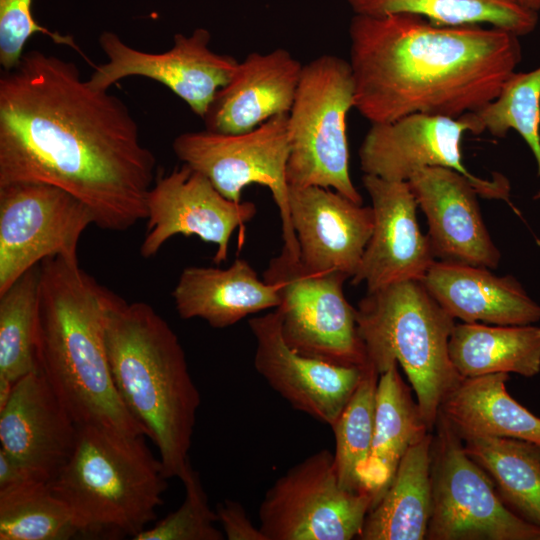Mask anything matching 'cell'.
<instances>
[{"label": "cell", "mask_w": 540, "mask_h": 540, "mask_svg": "<svg viewBox=\"0 0 540 540\" xmlns=\"http://www.w3.org/2000/svg\"><path fill=\"white\" fill-rule=\"evenodd\" d=\"M157 159L121 98L40 50L0 76V186L35 182L82 201L94 225L124 232L146 218Z\"/></svg>", "instance_id": "cell-1"}, {"label": "cell", "mask_w": 540, "mask_h": 540, "mask_svg": "<svg viewBox=\"0 0 540 540\" xmlns=\"http://www.w3.org/2000/svg\"><path fill=\"white\" fill-rule=\"evenodd\" d=\"M349 39L354 108L371 124L478 111L521 61L518 36L508 31L438 25L412 13L354 14Z\"/></svg>", "instance_id": "cell-2"}, {"label": "cell", "mask_w": 540, "mask_h": 540, "mask_svg": "<svg viewBox=\"0 0 540 540\" xmlns=\"http://www.w3.org/2000/svg\"><path fill=\"white\" fill-rule=\"evenodd\" d=\"M114 294L87 273L78 258L44 259L37 367L77 425L147 436L123 403L109 366L105 315Z\"/></svg>", "instance_id": "cell-3"}, {"label": "cell", "mask_w": 540, "mask_h": 540, "mask_svg": "<svg viewBox=\"0 0 540 540\" xmlns=\"http://www.w3.org/2000/svg\"><path fill=\"white\" fill-rule=\"evenodd\" d=\"M105 345L123 403L157 447L165 476L181 479L191 464L200 394L178 336L148 303L114 294Z\"/></svg>", "instance_id": "cell-4"}, {"label": "cell", "mask_w": 540, "mask_h": 540, "mask_svg": "<svg viewBox=\"0 0 540 540\" xmlns=\"http://www.w3.org/2000/svg\"><path fill=\"white\" fill-rule=\"evenodd\" d=\"M144 437L78 425L69 460L48 484L83 537L133 539L156 518L168 478Z\"/></svg>", "instance_id": "cell-5"}, {"label": "cell", "mask_w": 540, "mask_h": 540, "mask_svg": "<svg viewBox=\"0 0 540 540\" xmlns=\"http://www.w3.org/2000/svg\"><path fill=\"white\" fill-rule=\"evenodd\" d=\"M356 322L367 365L379 375L395 363L403 369L433 432L442 402L463 379L449 355L455 319L410 280L367 291Z\"/></svg>", "instance_id": "cell-6"}, {"label": "cell", "mask_w": 540, "mask_h": 540, "mask_svg": "<svg viewBox=\"0 0 540 540\" xmlns=\"http://www.w3.org/2000/svg\"><path fill=\"white\" fill-rule=\"evenodd\" d=\"M354 107L350 64L325 54L303 66L288 114L290 186L333 189L363 204L349 171L346 116Z\"/></svg>", "instance_id": "cell-7"}, {"label": "cell", "mask_w": 540, "mask_h": 540, "mask_svg": "<svg viewBox=\"0 0 540 540\" xmlns=\"http://www.w3.org/2000/svg\"><path fill=\"white\" fill-rule=\"evenodd\" d=\"M431 487L428 540H540V527L503 502L440 412L433 429Z\"/></svg>", "instance_id": "cell-8"}, {"label": "cell", "mask_w": 540, "mask_h": 540, "mask_svg": "<svg viewBox=\"0 0 540 540\" xmlns=\"http://www.w3.org/2000/svg\"><path fill=\"white\" fill-rule=\"evenodd\" d=\"M348 279L318 272L285 251L273 257L263 280L279 295L275 310L282 335L295 351L342 366L364 367L366 355L357 331L356 308L345 297Z\"/></svg>", "instance_id": "cell-9"}, {"label": "cell", "mask_w": 540, "mask_h": 540, "mask_svg": "<svg viewBox=\"0 0 540 540\" xmlns=\"http://www.w3.org/2000/svg\"><path fill=\"white\" fill-rule=\"evenodd\" d=\"M172 149L183 164L204 175L229 200L240 202L242 190L250 184L267 187L281 218L282 250L299 258L286 177L290 152L288 114L274 116L239 134L207 129L184 132L173 140Z\"/></svg>", "instance_id": "cell-10"}, {"label": "cell", "mask_w": 540, "mask_h": 540, "mask_svg": "<svg viewBox=\"0 0 540 540\" xmlns=\"http://www.w3.org/2000/svg\"><path fill=\"white\" fill-rule=\"evenodd\" d=\"M371 497L339 484L334 455L319 450L292 466L267 490L258 510L266 540L358 538Z\"/></svg>", "instance_id": "cell-11"}, {"label": "cell", "mask_w": 540, "mask_h": 540, "mask_svg": "<svg viewBox=\"0 0 540 540\" xmlns=\"http://www.w3.org/2000/svg\"><path fill=\"white\" fill-rule=\"evenodd\" d=\"M92 224L90 209L59 187L0 186V294L46 258H78L81 236Z\"/></svg>", "instance_id": "cell-12"}, {"label": "cell", "mask_w": 540, "mask_h": 540, "mask_svg": "<svg viewBox=\"0 0 540 540\" xmlns=\"http://www.w3.org/2000/svg\"><path fill=\"white\" fill-rule=\"evenodd\" d=\"M98 40L108 61L96 66L88 78L94 87L109 90L127 77L149 78L169 88L202 119L239 63L232 56L213 51L209 47L211 34L201 27L189 35L175 34L173 46L156 53L136 49L112 31L102 32Z\"/></svg>", "instance_id": "cell-13"}, {"label": "cell", "mask_w": 540, "mask_h": 540, "mask_svg": "<svg viewBox=\"0 0 540 540\" xmlns=\"http://www.w3.org/2000/svg\"><path fill=\"white\" fill-rule=\"evenodd\" d=\"M469 132L462 118L413 113L386 123L372 124L359 148L364 174L407 182L427 167H445L471 179L479 195L509 203L510 183L499 173L491 180L473 175L463 164L461 140Z\"/></svg>", "instance_id": "cell-14"}, {"label": "cell", "mask_w": 540, "mask_h": 540, "mask_svg": "<svg viewBox=\"0 0 540 540\" xmlns=\"http://www.w3.org/2000/svg\"><path fill=\"white\" fill-rule=\"evenodd\" d=\"M257 209L250 201L223 196L201 173L186 164L156 177L146 200V232L140 246L144 258L155 256L173 236L195 235L217 246L213 261L227 259L232 234L245 225Z\"/></svg>", "instance_id": "cell-15"}, {"label": "cell", "mask_w": 540, "mask_h": 540, "mask_svg": "<svg viewBox=\"0 0 540 540\" xmlns=\"http://www.w3.org/2000/svg\"><path fill=\"white\" fill-rule=\"evenodd\" d=\"M256 341L254 367L294 409L329 425L335 423L363 375L364 367L342 366L292 349L276 310L248 321Z\"/></svg>", "instance_id": "cell-16"}, {"label": "cell", "mask_w": 540, "mask_h": 540, "mask_svg": "<svg viewBox=\"0 0 540 540\" xmlns=\"http://www.w3.org/2000/svg\"><path fill=\"white\" fill-rule=\"evenodd\" d=\"M374 215L372 234L353 285L365 283L367 291L390 284L421 281L437 261L427 234L417 220L418 204L408 182L363 175Z\"/></svg>", "instance_id": "cell-17"}, {"label": "cell", "mask_w": 540, "mask_h": 540, "mask_svg": "<svg viewBox=\"0 0 540 540\" xmlns=\"http://www.w3.org/2000/svg\"><path fill=\"white\" fill-rule=\"evenodd\" d=\"M418 207L424 212L436 259L497 268L500 251L481 215L476 184L445 167H427L408 181Z\"/></svg>", "instance_id": "cell-18"}, {"label": "cell", "mask_w": 540, "mask_h": 540, "mask_svg": "<svg viewBox=\"0 0 540 540\" xmlns=\"http://www.w3.org/2000/svg\"><path fill=\"white\" fill-rule=\"evenodd\" d=\"M289 212L301 262L352 278L372 234V207L330 188L289 185Z\"/></svg>", "instance_id": "cell-19"}, {"label": "cell", "mask_w": 540, "mask_h": 540, "mask_svg": "<svg viewBox=\"0 0 540 540\" xmlns=\"http://www.w3.org/2000/svg\"><path fill=\"white\" fill-rule=\"evenodd\" d=\"M78 425L39 371L15 382L0 411V443L9 456L49 483L69 460Z\"/></svg>", "instance_id": "cell-20"}, {"label": "cell", "mask_w": 540, "mask_h": 540, "mask_svg": "<svg viewBox=\"0 0 540 540\" xmlns=\"http://www.w3.org/2000/svg\"><path fill=\"white\" fill-rule=\"evenodd\" d=\"M303 66L283 48L248 54L213 98L203 118L206 129L239 134L289 114Z\"/></svg>", "instance_id": "cell-21"}, {"label": "cell", "mask_w": 540, "mask_h": 540, "mask_svg": "<svg viewBox=\"0 0 540 540\" xmlns=\"http://www.w3.org/2000/svg\"><path fill=\"white\" fill-rule=\"evenodd\" d=\"M491 269L437 260L421 280L454 319L466 323L529 325L540 320V305L511 275Z\"/></svg>", "instance_id": "cell-22"}, {"label": "cell", "mask_w": 540, "mask_h": 540, "mask_svg": "<svg viewBox=\"0 0 540 540\" xmlns=\"http://www.w3.org/2000/svg\"><path fill=\"white\" fill-rule=\"evenodd\" d=\"M178 315L199 318L213 328L230 327L260 311L277 308L276 288L258 277L248 261L236 259L227 268L189 266L172 291Z\"/></svg>", "instance_id": "cell-23"}, {"label": "cell", "mask_w": 540, "mask_h": 540, "mask_svg": "<svg viewBox=\"0 0 540 540\" xmlns=\"http://www.w3.org/2000/svg\"><path fill=\"white\" fill-rule=\"evenodd\" d=\"M412 391L397 363L379 375L371 452L362 474L371 508L388 489L408 449L431 432Z\"/></svg>", "instance_id": "cell-24"}, {"label": "cell", "mask_w": 540, "mask_h": 540, "mask_svg": "<svg viewBox=\"0 0 540 540\" xmlns=\"http://www.w3.org/2000/svg\"><path fill=\"white\" fill-rule=\"evenodd\" d=\"M433 432L402 458L380 501L369 510L359 540H425L432 506Z\"/></svg>", "instance_id": "cell-25"}, {"label": "cell", "mask_w": 540, "mask_h": 540, "mask_svg": "<svg viewBox=\"0 0 540 540\" xmlns=\"http://www.w3.org/2000/svg\"><path fill=\"white\" fill-rule=\"evenodd\" d=\"M508 373L463 378L440 407L460 436L508 437L540 445V418L509 395Z\"/></svg>", "instance_id": "cell-26"}, {"label": "cell", "mask_w": 540, "mask_h": 540, "mask_svg": "<svg viewBox=\"0 0 540 540\" xmlns=\"http://www.w3.org/2000/svg\"><path fill=\"white\" fill-rule=\"evenodd\" d=\"M449 355L462 378L495 373L534 377L540 372V327L455 324Z\"/></svg>", "instance_id": "cell-27"}, {"label": "cell", "mask_w": 540, "mask_h": 540, "mask_svg": "<svg viewBox=\"0 0 540 540\" xmlns=\"http://www.w3.org/2000/svg\"><path fill=\"white\" fill-rule=\"evenodd\" d=\"M460 437L464 450L491 478L503 502L540 527V445L508 437Z\"/></svg>", "instance_id": "cell-28"}, {"label": "cell", "mask_w": 540, "mask_h": 540, "mask_svg": "<svg viewBox=\"0 0 540 540\" xmlns=\"http://www.w3.org/2000/svg\"><path fill=\"white\" fill-rule=\"evenodd\" d=\"M354 14L380 16L390 13L420 15L438 25H487L516 36L532 32L536 11L519 0H346Z\"/></svg>", "instance_id": "cell-29"}, {"label": "cell", "mask_w": 540, "mask_h": 540, "mask_svg": "<svg viewBox=\"0 0 540 540\" xmlns=\"http://www.w3.org/2000/svg\"><path fill=\"white\" fill-rule=\"evenodd\" d=\"M40 264L0 294V374L16 382L38 371Z\"/></svg>", "instance_id": "cell-30"}, {"label": "cell", "mask_w": 540, "mask_h": 540, "mask_svg": "<svg viewBox=\"0 0 540 540\" xmlns=\"http://www.w3.org/2000/svg\"><path fill=\"white\" fill-rule=\"evenodd\" d=\"M78 536H82L79 527L47 482L0 491V540H68Z\"/></svg>", "instance_id": "cell-31"}, {"label": "cell", "mask_w": 540, "mask_h": 540, "mask_svg": "<svg viewBox=\"0 0 540 540\" xmlns=\"http://www.w3.org/2000/svg\"><path fill=\"white\" fill-rule=\"evenodd\" d=\"M461 117L475 135L487 131L504 137L510 129L517 131L531 149L540 175V67L515 72L495 100ZM534 198L540 199V191Z\"/></svg>", "instance_id": "cell-32"}, {"label": "cell", "mask_w": 540, "mask_h": 540, "mask_svg": "<svg viewBox=\"0 0 540 540\" xmlns=\"http://www.w3.org/2000/svg\"><path fill=\"white\" fill-rule=\"evenodd\" d=\"M378 379V372L366 364L357 388L331 426L337 478L351 492H364L362 474L371 452Z\"/></svg>", "instance_id": "cell-33"}, {"label": "cell", "mask_w": 540, "mask_h": 540, "mask_svg": "<svg viewBox=\"0 0 540 540\" xmlns=\"http://www.w3.org/2000/svg\"><path fill=\"white\" fill-rule=\"evenodd\" d=\"M185 487V499L181 506L158 521L153 527L146 528L133 540H223V531L215 510H212L199 474L188 466L180 479Z\"/></svg>", "instance_id": "cell-34"}, {"label": "cell", "mask_w": 540, "mask_h": 540, "mask_svg": "<svg viewBox=\"0 0 540 540\" xmlns=\"http://www.w3.org/2000/svg\"><path fill=\"white\" fill-rule=\"evenodd\" d=\"M31 6L32 0H0V64L3 70L17 66L27 41L36 33L45 34L56 44L67 45L86 57L72 36L40 25L32 15Z\"/></svg>", "instance_id": "cell-35"}, {"label": "cell", "mask_w": 540, "mask_h": 540, "mask_svg": "<svg viewBox=\"0 0 540 540\" xmlns=\"http://www.w3.org/2000/svg\"><path fill=\"white\" fill-rule=\"evenodd\" d=\"M218 522L228 540H266L259 526L251 522L245 508L237 501L226 499L216 506Z\"/></svg>", "instance_id": "cell-36"}, {"label": "cell", "mask_w": 540, "mask_h": 540, "mask_svg": "<svg viewBox=\"0 0 540 540\" xmlns=\"http://www.w3.org/2000/svg\"><path fill=\"white\" fill-rule=\"evenodd\" d=\"M41 481L32 471L0 448V491Z\"/></svg>", "instance_id": "cell-37"}, {"label": "cell", "mask_w": 540, "mask_h": 540, "mask_svg": "<svg viewBox=\"0 0 540 540\" xmlns=\"http://www.w3.org/2000/svg\"><path fill=\"white\" fill-rule=\"evenodd\" d=\"M15 382L0 374V411L8 403L14 388Z\"/></svg>", "instance_id": "cell-38"}, {"label": "cell", "mask_w": 540, "mask_h": 540, "mask_svg": "<svg viewBox=\"0 0 540 540\" xmlns=\"http://www.w3.org/2000/svg\"><path fill=\"white\" fill-rule=\"evenodd\" d=\"M525 7L538 11L540 10V0H519Z\"/></svg>", "instance_id": "cell-39"}]
</instances>
